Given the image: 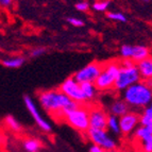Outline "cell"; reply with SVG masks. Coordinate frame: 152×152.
<instances>
[{"mask_svg": "<svg viewBox=\"0 0 152 152\" xmlns=\"http://www.w3.org/2000/svg\"><path fill=\"white\" fill-rule=\"evenodd\" d=\"M144 1H149V0H144Z\"/></svg>", "mask_w": 152, "mask_h": 152, "instance_id": "cell-31", "label": "cell"}, {"mask_svg": "<svg viewBox=\"0 0 152 152\" xmlns=\"http://www.w3.org/2000/svg\"><path fill=\"white\" fill-rule=\"evenodd\" d=\"M25 64V58L21 56H17V58H5L2 61V65L8 68H19Z\"/></svg>", "mask_w": 152, "mask_h": 152, "instance_id": "cell-19", "label": "cell"}, {"mask_svg": "<svg viewBox=\"0 0 152 152\" xmlns=\"http://www.w3.org/2000/svg\"><path fill=\"white\" fill-rule=\"evenodd\" d=\"M23 101H25V105H26V107H27V110L30 112V114L32 115L33 119L35 120V122L37 124L38 127L45 132H50L51 131L50 124L39 114V112H38L37 107H36L35 103H34V101L32 100V98L29 96H25L23 97Z\"/></svg>", "mask_w": 152, "mask_h": 152, "instance_id": "cell-11", "label": "cell"}, {"mask_svg": "<svg viewBox=\"0 0 152 152\" xmlns=\"http://www.w3.org/2000/svg\"><path fill=\"white\" fill-rule=\"evenodd\" d=\"M107 17L112 20H116V21H121V23H126L127 21V17L119 12H114V13H109L107 14Z\"/></svg>", "mask_w": 152, "mask_h": 152, "instance_id": "cell-23", "label": "cell"}, {"mask_svg": "<svg viewBox=\"0 0 152 152\" xmlns=\"http://www.w3.org/2000/svg\"><path fill=\"white\" fill-rule=\"evenodd\" d=\"M88 8H89V4H88V2H86V1H81V2H78L76 4V9L78 11H86V10H88Z\"/></svg>", "mask_w": 152, "mask_h": 152, "instance_id": "cell-26", "label": "cell"}, {"mask_svg": "<svg viewBox=\"0 0 152 152\" xmlns=\"http://www.w3.org/2000/svg\"><path fill=\"white\" fill-rule=\"evenodd\" d=\"M110 7L109 0H103V1H98V2L93 4V9L97 12H104L107 11V8Z\"/></svg>", "mask_w": 152, "mask_h": 152, "instance_id": "cell-22", "label": "cell"}, {"mask_svg": "<svg viewBox=\"0 0 152 152\" xmlns=\"http://www.w3.org/2000/svg\"><path fill=\"white\" fill-rule=\"evenodd\" d=\"M140 116V124L142 127H152V107L148 105L144 109Z\"/></svg>", "mask_w": 152, "mask_h": 152, "instance_id": "cell-17", "label": "cell"}, {"mask_svg": "<svg viewBox=\"0 0 152 152\" xmlns=\"http://www.w3.org/2000/svg\"><path fill=\"white\" fill-rule=\"evenodd\" d=\"M119 120V128L120 133L124 134H131L132 132L135 131L138 126H140V116L134 112H128L122 116L118 117Z\"/></svg>", "mask_w": 152, "mask_h": 152, "instance_id": "cell-9", "label": "cell"}, {"mask_svg": "<svg viewBox=\"0 0 152 152\" xmlns=\"http://www.w3.org/2000/svg\"><path fill=\"white\" fill-rule=\"evenodd\" d=\"M107 129H109V131L115 135L120 134L119 120H118V117L113 116V115H109V116H107Z\"/></svg>", "mask_w": 152, "mask_h": 152, "instance_id": "cell-18", "label": "cell"}, {"mask_svg": "<svg viewBox=\"0 0 152 152\" xmlns=\"http://www.w3.org/2000/svg\"><path fill=\"white\" fill-rule=\"evenodd\" d=\"M80 87L87 101L93 100L98 94V89L96 88L94 83H80Z\"/></svg>", "mask_w": 152, "mask_h": 152, "instance_id": "cell-16", "label": "cell"}, {"mask_svg": "<svg viewBox=\"0 0 152 152\" xmlns=\"http://www.w3.org/2000/svg\"><path fill=\"white\" fill-rule=\"evenodd\" d=\"M88 140L93 142V145H96L101 147L105 151L116 149V142L113 137L110 136L109 132L107 130H99V129H91L89 128L86 131Z\"/></svg>", "mask_w": 152, "mask_h": 152, "instance_id": "cell-6", "label": "cell"}, {"mask_svg": "<svg viewBox=\"0 0 152 152\" xmlns=\"http://www.w3.org/2000/svg\"><path fill=\"white\" fill-rule=\"evenodd\" d=\"M122 97H124V101L129 107H135V109H145L151 103V87L148 86L146 81H140L124 89Z\"/></svg>", "mask_w": 152, "mask_h": 152, "instance_id": "cell-2", "label": "cell"}, {"mask_svg": "<svg viewBox=\"0 0 152 152\" xmlns=\"http://www.w3.org/2000/svg\"><path fill=\"white\" fill-rule=\"evenodd\" d=\"M150 58V51L146 46H132V54H131V60L133 63H140V61H144L146 58Z\"/></svg>", "mask_w": 152, "mask_h": 152, "instance_id": "cell-13", "label": "cell"}, {"mask_svg": "<svg viewBox=\"0 0 152 152\" xmlns=\"http://www.w3.org/2000/svg\"><path fill=\"white\" fill-rule=\"evenodd\" d=\"M64 118L74 129L80 132H86L89 129L88 110L82 104H80L78 107L69 112Z\"/></svg>", "mask_w": 152, "mask_h": 152, "instance_id": "cell-5", "label": "cell"}, {"mask_svg": "<svg viewBox=\"0 0 152 152\" xmlns=\"http://www.w3.org/2000/svg\"><path fill=\"white\" fill-rule=\"evenodd\" d=\"M89 152H107L105 150H103L101 147L96 146V145H91V148H89Z\"/></svg>", "mask_w": 152, "mask_h": 152, "instance_id": "cell-28", "label": "cell"}, {"mask_svg": "<svg viewBox=\"0 0 152 152\" xmlns=\"http://www.w3.org/2000/svg\"><path fill=\"white\" fill-rule=\"evenodd\" d=\"M45 49L44 48H36V49H33L32 51H31V56H42V54L45 52Z\"/></svg>", "mask_w": 152, "mask_h": 152, "instance_id": "cell-27", "label": "cell"}, {"mask_svg": "<svg viewBox=\"0 0 152 152\" xmlns=\"http://www.w3.org/2000/svg\"><path fill=\"white\" fill-rule=\"evenodd\" d=\"M110 112L113 116L120 117L129 112V105L124 100H116L112 103L111 107H110Z\"/></svg>", "mask_w": 152, "mask_h": 152, "instance_id": "cell-15", "label": "cell"}, {"mask_svg": "<svg viewBox=\"0 0 152 152\" xmlns=\"http://www.w3.org/2000/svg\"><path fill=\"white\" fill-rule=\"evenodd\" d=\"M134 135L142 142L144 152H152V127H138L135 129Z\"/></svg>", "mask_w": 152, "mask_h": 152, "instance_id": "cell-12", "label": "cell"}, {"mask_svg": "<svg viewBox=\"0 0 152 152\" xmlns=\"http://www.w3.org/2000/svg\"><path fill=\"white\" fill-rule=\"evenodd\" d=\"M13 0H0V5L1 7H10L12 4Z\"/></svg>", "mask_w": 152, "mask_h": 152, "instance_id": "cell-29", "label": "cell"}, {"mask_svg": "<svg viewBox=\"0 0 152 152\" xmlns=\"http://www.w3.org/2000/svg\"><path fill=\"white\" fill-rule=\"evenodd\" d=\"M119 67L118 62H109L105 65H102L101 72L94 82L96 88L98 91H109L113 88L118 76Z\"/></svg>", "mask_w": 152, "mask_h": 152, "instance_id": "cell-3", "label": "cell"}, {"mask_svg": "<svg viewBox=\"0 0 152 152\" xmlns=\"http://www.w3.org/2000/svg\"><path fill=\"white\" fill-rule=\"evenodd\" d=\"M102 69V64H99L97 62L91 63L85 67L81 68L75 74L74 79L80 83H94L96 79L100 75Z\"/></svg>", "mask_w": 152, "mask_h": 152, "instance_id": "cell-8", "label": "cell"}, {"mask_svg": "<svg viewBox=\"0 0 152 152\" xmlns=\"http://www.w3.org/2000/svg\"><path fill=\"white\" fill-rule=\"evenodd\" d=\"M26 152H38L41 149V142L34 138H28L23 144Z\"/></svg>", "mask_w": 152, "mask_h": 152, "instance_id": "cell-20", "label": "cell"}, {"mask_svg": "<svg viewBox=\"0 0 152 152\" xmlns=\"http://www.w3.org/2000/svg\"><path fill=\"white\" fill-rule=\"evenodd\" d=\"M120 54L124 60H129L132 54V46L130 45H124L120 48Z\"/></svg>", "mask_w": 152, "mask_h": 152, "instance_id": "cell-24", "label": "cell"}, {"mask_svg": "<svg viewBox=\"0 0 152 152\" xmlns=\"http://www.w3.org/2000/svg\"><path fill=\"white\" fill-rule=\"evenodd\" d=\"M5 124H7V126H8L11 130H13V131L18 132L21 130V124H19V121H18L16 118H14L13 116H11V115L5 117Z\"/></svg>", "mask_w": 152, "mask_h": 152, "instance_id": "cell-21", "label": "cell"}, {"mask_svg": "<svg viewBox=\"0 0 152 152\" xmlns=\"http://www.w3.org/2000/svg\"><path fill=\"white\" fill-rule=\"evenodd\" d=\"M68 23L74 27H83L84 26V21L79 19V18H75V17H70L68 18Z\"/></svg>", "mask_w": 152, "mask_h": 152, "instance_id": "cell-25", "label": "cell"}, {"mask_svg": "<svg viewBox=\"0 0 152 152\" xmlns=\"http://www.w3.org/2000/svg\"><path fill=\"white\" fill-rule=\"evenodd\" d=\"M38 101L47 113L56 117H65L69 112L78 107L80 104L72 101L62 91H47L38 95Z\"/></svg>", "mask_w": 152, "mask_h": 152, "instance_id": "cell-1", "label": "cell"}, {"mask_svg": "<svg viewBox=\"0 0 152 152\" xmlns=\"http://www.w3.org/2000/svg\"><path fill=\"white\" fill-rule=\"evenodd\" d=\"M137 70L140 72V78L145 80H150L152 77V60L151 58H146L144 61H140L136 64Z\"/></svg>", "mask_w": 152, "mask_h": 152, "instance_id": "cell-14", "label": "cell"}, {"mask_svg": "<svg viewBox=\"0 0 152 152\" xmlns=\"http://www.w3.org/2000/svg\"><path fill=\"white\" fill-rule=\"evenodd\" d=\"M109 115L100 107H93L88 112V124L91 129L107 130V121Z\"/></svg>", "mask_w": 152, "mask_h": 152, "instance_id": "cell-10", "label": "cell"}, {"mask_svg": "<svg viewBox=\"0 0 152 152\" xmlns=\"http://www.w3.org/2000/svg\"><path fill=\"white\" fill-rule=\"evenodd\" d=\"M60 91H62L64 95L68 97L69 99H71L72 101L77 102L79 104H83L85 102H87L86 98L84 96V94L82 93V89L80 87V84L72 78L66 79L65 81L61 84L60 86Z\"/></svg>", "mask_w": 152, "mask_h": 152, "instance_id": "cell-7", "label": "cell"}, {"mask_svg": "<svg viewBox=\"0 0 152 152\" xmlns=\"http://www.w3.org/2000/svg\"><path fill=\"white\" fill-rule=\"evenodd\" d=\"M119 71L114 83V88L117 91H124L129 86L140 81V72L137 70L136 64L129 66H122L119 64Z\"/></svg>", "mask_w": 152, "mask_h": 152, "instance_id": "cell-4", "label": "cell"}, {"mask_svg": "<svg viewBox=\"0 0 152 152\" xmlns=\"http://www.w3.org/2000/svg\"><path fill=\"white\" fill-rule=\"evenodd\" d=\"M107 152H119V151H117L116 149H114V150H110V151H107Z\"/></svg>", "mask_w": 152, "mask_h": 152, "instance_id": "cell-30", "label": "cell"}]
</instances>
